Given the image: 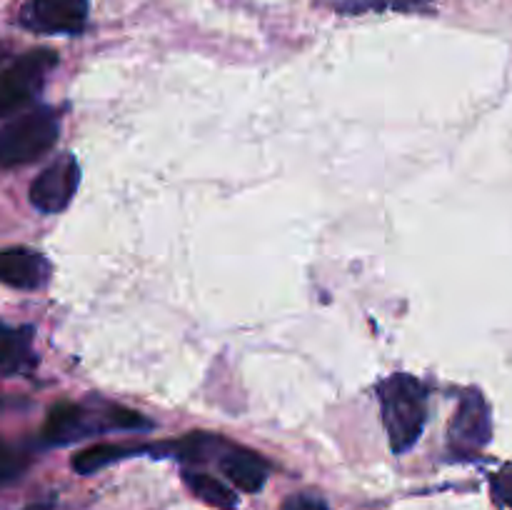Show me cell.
I'll return each mask as SVG.
<instances>
[{
    "mask_svg": "<svg viewBox=\"0 0 512 510\" xmlns=\"http://www.w3.org/2000/svg\"><path fill=\"white\" fill-rule=\"evenodd\" d=\"M80 183V165L73 153H63L33 180L30 203L40 213H60L70 205Z\"/></svg>",
    "mask_w": 512,
    "mask_h": 510,
    "instance_id": "obj_6",
    "label": "cell"
},
{
    "mask_svg": "<svg viewBox=\"0 0 512 510\" xmlns=\"http://www.w3.org/2000/svg\"><path fill=\"white\" fill-rule=\"evenodd\" d=\"M148 448L150 445H125V443L93 445V448H85L75 455L73 470L80 475H90L110 463H118V460L133 458V455H140V453H148Z\"/></svg>",
    "mask_w": 512,
    "mask_h": 510,
    "instance_id": "obj_11",
    "label": "cell"
},
{
    "mask_svg": "<svg viewBox=\"0 0 512 510\" xmlns=\"http://www.w3.org/2000/svg\"><path fill=\"white\" fill-rule=\"evenodd\" d=\"M220 470L235 488L245 493H258L268 480V463L260 455L230 445L220 453Z\"/></svg>",
    "mask_w": 512,
    "mask_h": 510,
    "instance_id": "obj_10",
    "label": "cell"
},
{
    "mask_svg": "<svg viewBox=\"0 0 512 510\" xmlns=\"http://www.w3.org/2000/svg\"><path fill=\"white\" fill-rule=\"evenodd\" d=\"M153 423L135 410L108 400L90 398L85 403H58L48 410L43 423L45 445H70L108 430H150Z\"/></svg>",
    "mask_w": 512,
    "mask_h": 510,
    "instance_id": "obj_1",
    "label": "cell"
},
{
    "mask_svg": "<svg viewBox=\"0 0 512 510\" xmlns=\"http://www.w3.org/2000/svg\"><path fill=\"white\" fill-rule=\"evenodd\" d=\"M60 135V115L53 108H40L20 113L0 128V165L18 168L43 158L53 150Z\"/></svg>",
    "mask_w": 512,
    "mask_h": 510,
    "instance_id": "obj_3",
    "label": "cell"
},
{
    "mask_svg": "<svg viewBox=\"0 0 512 510\" xmlns=\"http://www.w3.org/2000/svg\"><path fill=\"white\" fill-rule=\"evenodd\" d=\"M283 510H328V503L323 498H318V495L298 493L285 498Z\"/></svg>",
    "mask_w": 512,
    "mask_h": 510,
    "instance_id": "obj_15",
    "label": "cell"
},
{
    "mask_svg": "<svg viewBox=\"0 0 512 510\" xmlns=\"http://www.w3.org/2000/svg\"><path fill=\"white\" fill-rule=\"evenodd\" d=\"M183 483L188 485V490L195 495V498H200L203 503L213 505V508H220V510H235V508H238V495H235L233 490L228 488V485L220 483L218 478H213V475L200 473V470L185 468L183 470Z\"/></svg>",
    "mask_w": 512,
    "mask_h": 510,
    "instance_id": "obj_12",
    "label": "cell"
},
{
    "mask_svg": "<svg viewBox=\"0 0 512 510\" xmlns=\"http://www.w3.org/2000/svg\"><path fill=\"white\" fill-rule=\"evenodd\" d=\"M50 263L45 255L30 248L0 250V283L18 290H40L50 280Z\"/></svg>",
    "mask_w": 512,
    "mask_h": 510,
    "instance_id": "obj_8",
    "label": "cell"
},
{
    "mask_svg": "<svg viewBox=\"0 0 512 510\" xmlns=\"http://www.w3.org/2000/svg\"><path fill=\"white\" fill-rule=\"evenodd\" d=\"M28 468V455L15 445L0 440V485L10 483Z\"/></svg>",
    "mask_w": 512,
    "mask_h": 510,
    "instance_id": "obj_14",
    "label": "cell"
},
{
    "mask_svg": "<svg viewBox=\"0 0 512 510\" xmlns=\"http://www.w3.org/2000/svg\"><path fill=\"white\" fill-rule=\"evenodd\" d=\"M378 398L390 448L398 455L408 453L420 440L428 420V390L413 375L398 373L378 385Z\"/></svg>",
    "mask_w": 512,
    "mask_h": 510,
    "instance_id": "obj_2",
    "label": "cell"
},
{
    "mask_svg": "<svg viewBox=\"0 0 512 510\" xmlns=\"http://www.w3.org/2000/svg\"><path fill=\"white\" fill-rule=\"evenodd\" d=\"M35 330L30 325H5L0 320V373L3 375H23L30 373L38 363L33 350Z\"/></svg>",
    "mask_w": 512,
    "mask_h": 510,
    "instance_id": "obj_9",
    "label": "cell"
},
{
    "mask_svg": "<svg viewBox=\"0 0 512 510\" xmlns=\"http://www.w3.org/2000/svg\"><path fill=\"white\" fill-rule=\"evenodd\" d=\"M55 63L58 55L53 50L38 48L28 50L0 70V118L18 115L38 100Z\"/></svg>",
    "mask_w": 512,
    "mask_h": 510,
    "instance_id": "obj_4",
    "label": "cell"
},
{
    "mask_svg": "<svg viewBox=\"0 0 512 510\" xmlns=\"http://www.w3.org/2000/svg\"><path fill=\"white\" fill-rule=\"evenodd\" d=\"M88 20V0H28L20 25L43 35H75Z\"/></svg>",
    "mask_w": 512,
    "mask_h": 510,
    "instance_id": "obj_7",
    "label": "cell"
},
{
    "mask_svg": "<svg viewBox=\"0 0 512 510\" xmlns=\"http://www.w3.org/2000/svg\"><path fill=\"white\" fill-rule=\"evenodd\" d=\"M490 435H493V418H490L488 403L478 390H468L460 398L453 423H450V450L458 455H473L490 443Z\"/></svg>",
    "mask_w": 512,
    "mask_h": 510,
    "instance_id": "obj_5",
    "label": "cell"
},
{
    "mask_svg": "<svg viewBox=\"0 0 512 510\" xmlns=\"http://www.w3.org/2000/svg\"><path fill=\"white\" fill-rule=\"evenodd\" d=\"M335 10L345 15H363V13H433V0H338Z\"/></svg>",
    "mask_w": 512,
    "mask_h": 510,
    "instance_id": "obj_13",
    "label": "cell"
},
{
    "mask_svg": "<svg viewBox=\"0 0 512 510\" xmlns=\"http://www.w3.org/2000/svg\"><path fill=\"white\" fill-rule=\"evenodd\" d=\"M493 490H495V498L500 503H505L508 508H512V468L500 470L493 480Z\"/></svg>",
    "mask_w": 512,
    "mask_h": 510,
    "instance_id": "obj_16",
    "label": "cell"
}]
</instances>
